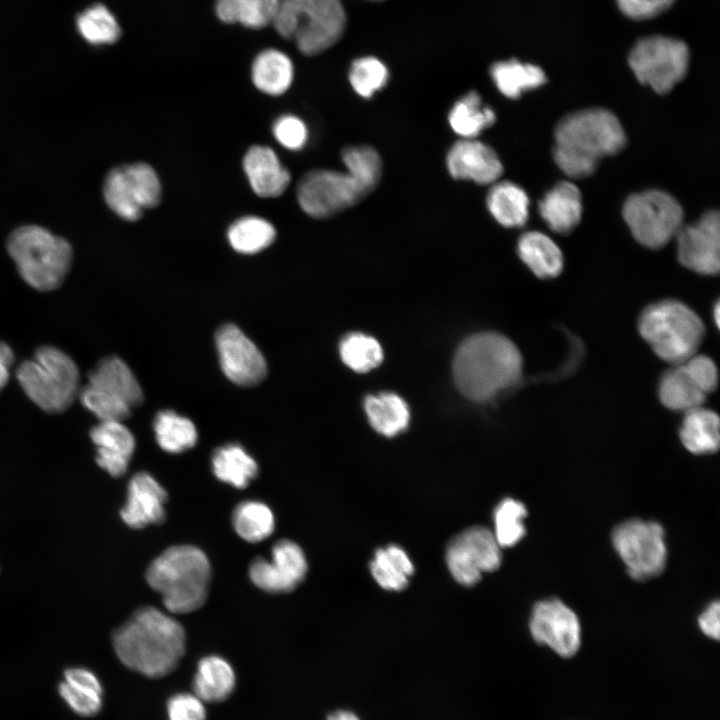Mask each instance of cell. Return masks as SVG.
Segmentation results:
<instances>
[{
  "label": "cell",
  "instance_id": "cell-55",
  "mask_svg": "<svg viewBox=\"0 0 720 720\" xmlns=\"http://www.w3.org/2000/svg\"><path fill=\"white\" fill-rule=\"evenodd\" d=\"M372 1H380V0H372Z\"/></svg>",
  "mask_w": 720,
  "mask_h": 720
},
{
  "label": "cell",
  "instance_id": "cell-23",
  "mask_svg": "<svg viewBox=\"0 0 720 720\" xmlns=\"http://www.w3.org/2000/svg\"><path fill=\"white\" fill-rule=\"evenodd\" d=\"M87 379L88 384L125 402L131 408L143 402V391L135 375L117 356H108L98 361L88 373Z\"/></svg>",
  "mask_w": 720,
  "mask_h": 720
},
{
  "label": "cell",
  "instance_id": "cell-20",
  "mask_svg": "<svg viewBox=\"0 0 720 720\" xmlns=\"http://www.w3.org/2000/svg\"><path fill=\"white\" fill-rule=\"evenodd\" d=\"M166 501L165 489L149 473L141 471L130 479L121 518L135 529L160 524L165 520Z\"/></svg>",
  "mask_w": 720,
  "mask_h": 720
},
{
  "label": "cell",
  "instance_id": "cell-40",
  "mask_svg": "<svg viewBox=\"0 0 720 720\" xmlns=\"http://www.w3.org/2000/svg\"><path fill=\"white\" fill-rule=\"evenodd\" d=\"M232 524L242 539L250 543H257L273 533L275 520L273 512L266 504L258 501H245L235 508Z\"/></svg>",
  "mask_w": 720,
  "mask_h": 720
},
{
  "label": "cell",
  "instance_id": "cell-21",
  "mask_svg": "<svg viewBox=\"0 0 720 720\" xmlns=\"http://www.w3.org/2000/svg\"><path fill=\"white\" fill-rule=\"evenodd\" d=\"M96 446V462L113 477L125 474L135 450L132 432L119 421H102L90 430Z\"/></svg>",
  "mask_w": 720,
  "mask_h": 720
},
{
  "label": "cell",
  "instance_id": "cell-22",
  "mask_svg": "<svg viewBox=\"0 0 720 720\" xmlns=\"http://www.w3.org/2000/svg\"><path fill=\"white\" fill-rule=\"evenodd\" d=\"M243 169L252 190L262 198L282 195L291 181L289 171L267 146H251L243 158Z\"/></svg>",
  "mask_w": 720,
  "mask_h": 720
},
{
  "label": "cell",
  "instance_id": "cell-54",
  "mask_svg": "<svg viewBox=\"0 0 720 720\" xmlns=\"http://www.w3.org/2000/svg\"><path fill=\"white\" fill-rule=\"evenodd\" d=\"M714 320L716 322V325H719V303H716L714 308Z\"/></svg>",
  "mask_w": 720,
  "mask_h": 720
},
{
  "label": "cell",
  "instance_id": "cell-31",
  "mask_svg": "<svg viewBox=\"0 0 720 720\" xmlns=\"http://www.w3.org/2000/svg\"><path fill=\"white\" fill-rule=\"evenodd\" d=\"M490 75L498 90L511 99H516L524 91L538 88L547 81L540 67L516 59L494 63L490 68Z\"/></svg>",
  "mask_w": 720,
  "mask_h": 720
},
{
  "label": "cell",
  "instance_id": "cell-11",
  "mask_svg": "<svg viewBox=\"0 0 720 720\" xmlns=\"http://www.w3.org/2000/svg\"><path fill=\"white\" fill-rule=\"evenodd\" d=\"M161 193L157 173L141 162L112 168L103 183L105 203L125 221H136L145 209L156 207Z\"/></svg>",
  "mask_w": 720,
  "mask_h": 720
},
{
  "label": "cell",
  "instance_id": "cell-17",
  "mask_svg": "<svg viewBox=\"0 0 720 720\" xmlns=\"http://www.w3.org/2000/svg\"><path fill=\"white\" fill-rule=\"evenodd\" d=\"M306 572L304 552L288 539L274 544L270 559L257 557L249 566L253 584L269 593L291 592L304 580Z\"/></svg>",
  "mask_w": 720,
  "mask_h": 720
},
{
  "label": "cell",
  "instance_id": "cell-8",
  "mask_svg": "<svg viewBox=\"0 0 720 720\" xmlns=\"http://www.w3.org/2000/svg\"><path fill=\"white\" fill-rule=\"evenodd\" d=\"M272 24L303 54L312 56L338 42L346 13L340 0H280Z\"/></svg>",
  "mask_w": 720,
  "mask_h": 720
},
{
  "label": "cell",
  "instance_id": "cell-24",
  "mask_svg": "<svg viewBox=\"0 0 720 720\" xmlns=\"http://www.w3.org/2000/svg\"><path fill=\"white\" fill-rule=\"evenodd\" d=\"M539 213L550 230L558 234L570 233L582 217L580 190L568 181L557 183L540 200Z\"/></svg>",
  "mask_w": 720,
  "mask_h": 720
},
{
  "label": "cell",
  "instance_id": "cell-7",
  "mask_svg": "<svg viewBox=\"0 0 720 720\" xmlns=\"http://www.w3.org/2000/svg\"><path fill=\"white\" fill-rule=\"evenodd\" d=\"M17 380L40 409L57 414L66 411L78 397L80 373L75 361L51 345L39 347L32 358L17 368Z\"/></svg>",
  "mask_w": 720,
  "mask_h": 720
},
{
  "label": "cell",
  "instance_id": "cell-34",
  "mask_svg": "<svg viewBox=\"0 0 720 720\" xmlns=\"http://www.w3.org/2000/svg\"><path fill=\"white\" fill-rule=\"evenodd\" d=\"M448 121L452 130L464 139L476 138L496 121L494 111L483 106L480 95L470 91L451 108Z\"/></svg>",
  "mask_w": 720,
  "mask_h": 720
},
{
  "label": "cell",
  "instance_id": "cell-9",
  "mask_svg": "<svg viewBox=\"0 0 720 720\" xmlns=\"http://www.w3.org/2000/svg\"><path fill=\"white\" fill-rule=\"evenodd\" d=\"M689 58V48L682 40L652 35L635 43L628 64L640 83L666 94L687 74Z\"/></svg>",
  "mask_w": 720,
  "mask_h": 720
},
{
  "label": "cell",
  "instance_id": "cell-36",
  "mask_svg": "<svg viewBox=\"0 0 720 720\" xmlns=\"http://www.w3.org/2000/svg\"><path fill=\"white\" fill-rule=\"evenodd\" d=\"M370 569L372 576L382 588L400 591L407 586L414 566L401 547L389 545L376 551Z\"/></svg>",
  "mask_w": 720,
  "mask_h": 720
},
{
  "label": "cell",
  "instance_id": "cell-48",
  "mask_svg": "<svg viewBox=\"0 0 720 720\" xmlns=\"http://www.w3.org/2000/svg\"><path fill=\"white\" fill-rule=\"evenodd\" d=\"M681 365L703 393L707 395L715 391L718 385V371L710 357L695 354Z\"/></svg>",
  "mask_w": 720,
  "mask_h": 720
},
{
  "label": "cell",
  "instance_id": "cell-3",
  "mask_svg": "<svg viewBox=\"0 0 720 720\" xmlns=\"http://www.w3.org/2000/svg\"><path fill=\"white\" fill-rule=\"evenodd\" d=\"M554 135V160L567 176L576 179L590 176L601 158L617 154L626 145L620 121L603 108L566 115Z\"/></svg>",
  "mask_w": 720,
  "mask_h": 720
},
{
  "label": "cell",
  "instance_id": "cell-27",
  "mask_svg": "<svg viewBox=\"0 0 720 720\" xmlns=\"http://www.w3.org/2000/svg\"><path fill=\"white\" fill-rule=\"evenodd\" d=\"M235 673L222 657L210 655L202 658L193 680L194 694L203 702H221L235 687Z\"/></svg>",
  "mask_w": 720,
  "mask_h": 720
},
{
  "label": "cell",
  "instance_id": "cell-16",
  "mask_svg": "<svg viewBox=\"0 0 720 720\" xmlns=\"http://www.w3.org/2000/svg\"><path fill=\"white\" fill-rule=\"evenodd\" d=\"M220 366L239 386H253L266 376L267 365L258 347L233 324L221 326L215 336Z\"/></svg>",
  "mask_w": 720,
  "mask_h": 720
},
{
  "label": "cell",
  "instance_id": "cell-2",
  "mask_svg": "<svg viewBox=\"0 0 720 720\" xmlns=\"http://www.w3.org/2000/svg\"><path fill=\"white\" fill-rule=\"evenodd\" d=\"M522 356L507 337L485 332L464 340L453 361V376L467 398L484 402L516 384L522 374Z\"/></svg>",
  "mask_w": 720,
  "mask_h": 720
},
{
  "label": "cell",
  "instance_id": "cell-10",
  "mask_svg": "<svg viewBox=\"0 0 720 720\" xmlns=\"http://www.w3.org/2000/svg\"><path fill=\"white\" fill-rule=\"evenodd\" d=\"M623 218L640 244L660 249L682 227L684 212L673 196L652 189L629 196L623 206Z\"/></svg>",
  "mask_w": 720,
  "mask_h": 720
},
{
  "label": "cell",
  "instance_id": "cell-33",
  "mask_svg": "<svg viewBox=\"0 0 720 720\" xmlns=\"http://www.w3.org/2000/svg\"><path fill=\"white\" fill-rule=\"evenodd\" d=\"M212 470L220 481L244 489L257 476L258 465L242 446L227 444L214 451Z\"/></svg>",
  "mask_w": 720,
  "mask_h": 720
},
{
  "label": "cell",
  "instance_id": "cell-30",
  "mask_svg": "<svg viewBox=\"0 0 720 720\" xmlns=\"http://www.w3.org/2000/svg\"><path fill=\"white\" fill-rule=\"evenodd\" d=\"M294 68L290 58L277 49H266L253 61L252 81L257 89L271 96L286 92L292 81Z\"/></svg>",
  "mask_w": 720,
  "mask_h": 720
},
{
  "label": "cell",
  "instance_id": "cell-1",
  "mask_svg": "<svg viewBox=\"0 0 720 720\" xmlns=\"http://www.w3.org/2000/svg\"><path fill=\"white\" fill-rule=\"evenodd\" d=\"M119 660L129 669L159 678L175 669L185 652V632L174 618L143 607L113 634Z\"/></svg>",
  "mask_w": 720,
  "mask_h": 720
},
{
  "label": "cell",
  "instance_id": "cell-41",
  "mask_svg": "<svg viewBox=\"0 0 720 720\" xmlns=\"http://www.w3.org/2000/svg\"><path fill=\"white\" fill-rule=\"evenodd\" d=\"M76 25L81 36L93 45L112 44L121 34L116 18L102 4L90 6L80 13Z\"/></svg>",
  "mask_w": 720,
  "mask_h": 720
},
{
  "label": "cell",
  "instance_id": "cell-35",
  "mask_svg": "<svg viewBox=\"0 0 720 720\" xmlns=\"http://www.w3.org/2000/svg\"><path fill=\"white\" fill-rule=\"evenodd\" d=\"M365 411L371 426L391 437L404 430L409 423V409L405 401L394 393H380L365 399Z\"/></svg>",
  "mask_w": 720,
  "mask_h": 720
},
{
  "label": "cell",
  "instance_id": "cell-18",
  "mask_svg": "<svg viewBox=\"0 0 720 720\" xmlns=\"http://www.w3.org/2000/svg\"><path fill=\"white\" fill-rule=\"evenodd\" d=\"M677 258L686 268L715 275L720 268V216L718 211L705 213L697 222L682 225L677 232Z\"/></svg>",
  "mask_w": 720,
  "mask_h": 720
},
{
  "label": "cell",
  "instance_id": "cell-53",
  "mask_svg": "<svg viewBox=\"0 0 720 720\" xmlns=\"http://www.w3.org/2000/svg\"><path fill=\"white\" fill-rule=\"evenodd\" d=\"M328 720H359V719L352 712L336 711L328 717Z\"/></svg>",
  "mask_w": 720,
  "mask_h": 720
},
{
  "label": "cell",
  "instance_id": "cell-37",
  "mask_svg": "<svg viewBox=\"0 0 720 720\" xmlns=\"http://www.w3.org/2000/svg\"><path fill=\"white\" fill-rule=\"evenodd\" d=\"M280 0H217L218 18L230 24L259 29L271 24Z\"/></svg>",
  "mask_w": 720,
  "mask_h": 720
},
{
  "label": "cell",
  "instance_id": "cell-49",
  "mask_svg": "<svg viewBox=\"0 0 720 720\" xmlns=\"http://www.w3.org/2000/svg\"><path fill=\"white\" fill-rule=\"evenodd\" d=\"M169 720H205L203 701L195 694L181 693L171 697L167 704Z\"/></svg>",
  "mask_w": 720,
  "mask_h": 720
},
{
  "label": "cell",
  "instance_id": "cell-38",
  "mask_svg": "<svg viewBox=\"0 0 720 720\" xmlns=\"http://www.w3.org/2000/svg\"><path fill=\"white\" fill-rule=\"evenodd\" d=\"M153 429L158 445L169 453H181L195 446L197 430L194 423L172 410L157 413Z\"/></svg>",
  "mask_w": 720,
  "mask_h": 720
},
{
  "label": "cell",
  "instance_id": "cell-51",
  "mask_svg": "<svg viewBox=\"0 0 720 720\" xmlns=\"http://www.w3.org/2000/svg\"><path fill=\"white\" fill-rule=\"evenodd\" d=\"M720 606L718 601H714L703 611L698 618V624L701 631L708 637L715 640L719 639V617Z\"/></svg>",
  "mask_w": 720,
  "mask_h": 720
},
{
  "label": "cell",
  "instance_id": "cell-12",
  "mask_svg": "<svg viewBox=\"0 0 720 720\" xmlns=\"http://www.w3.org/2000/svg\"><path fill=\"white\" fill-rule=\"evenodd\" d=\"M612 544L633 579L656 577L665 568V534L657 522L641 519L622 522L613 530Z\"/></svg>",
  "mask_w": 720,
  "mask_h": 720
},
{
  "label": "cell",
  "instance_id": "cell-26",
  "mask_svg": "<svg viewBox=\"0 0 720 720\" xmlns=\"http://www.w3.org/2000/svg\"><path fill=\"white\" fill-rule=\"evenodd\" d=\"M521 260L541 279L557 277L563 269V254L546 234L529 231L521 235L517 246Z\"/></svg>",
  "mask_w": 720,
  "mask_h": 720
},
{
  "label": "cell",
  "instance_id": "cell-6",
  "mask_svg": "<svg viewBox=\"0 0 720 720\" xmlns=\"http://www.w3.org/2000/svg\"><path fill=\"white\" fill-rule=\"evenodd\" d=\"M638 329L653 352L673 365L695 355L705 335V326L697 313L672 299L647 306L639 317Z\"/></svg>",
  "mask_w": 720,
  "mask_h": 720
},
{
  "label": "cell",
  "instance_id": "cell-52",
  "mask_svg": "<svg viewBox=\"0 0 720 720\" xmlns=\"http://www.w3.org/2000/svg\"><path fill=\"white\" fill-rule=\"evenodd\" d=\"M13 362V350L7 343L0 341V391L6 386L9 380V370Z\"/></svg>",
  "mask_w": 720,
  "mask_h": 720
},
{
  "label": "cell",
  "instance_id": "cell-47",
  "mask_svg": "<svg viewBox=\"0 0 720 720\" xmlns=\"http://www.w3.org/2000/svg\"><path fill=\"white\" fill-rule=\"evenodd\" d=\"M275 139L286 149L297 151L304 147L308 138L305 123L294 115H283L273 124Z\"/></svg>",
  "mask_w": 720,
  "mask_h": 720
},
{
  "label": "cell",
  "instance_id": "cell-39",
  "mask_svg": "<svg viewBox=\"0 0 720 720\" xmlns=\"http://www.w3.org/2000/svg\"><path fill=\"white\" fill-rule=\"evenodd\" d=\"M231 247L241 254H255L269 247L276 238L272 223L258 216H245L233 222L227 231Z\"/></svg>",
  "mask_w": 720,
  "mask_h": 720
},
{
  "label": "cell",
  "instance_id": "cell-19",
  "mask_svg": "<svg viewBox=\"0 0 720 720\" xmlns=\"http://www.w3.org/2000/svg\"><path fill=\"white\" fill-rule=\"evenodd\" d=\"M446 163L454 179L472 180L480 185L497 182L503 173L497 153L475 138L455 142L447 153Z\"/></svg>",
  "mask_w": 720,
  "mask_h": 720
},
{
  "label": "cell",
  "instance_id": "cell-32",
  "mask_svg": "<svg viewBox=\"0 0 720 720\" xmlns=\"http://www.w3.org/2000/svg\"><path fill=\"white\" fill-rule=\"evenodd\" d=\"M658 396L666 408L685 413L702 406L707 395L694 383L683 366L678 364L662 375Z\"/></svg>",
  "mask_w": 720,
  "mask_h": 720
},
{
  "label": "cell",
  "instance_id": "cell-42",
  "mask_svg": "<svg viewBox=\"0 0 720 720\" xmlns=\"http://www.w3.org/2000/svg\"><path fill=\"white\" fill-rule=\"evenodd\" d=\"M342 361L352 370L364 373L377 367L383 351L376 339L362 333L346 335L339 346Z\"/></svg>",
  "mask_w": 720,
  "mask_h": 720
},
{
  "label": "cell",
  "instance_id": "cell-14",
  "mask_svg": "<svg viewBox=\"0 0 720 720\" xmlns=\"http://www.w3.org/2000/svg\"><path fill=\"white\" fill-rule=\"evenodd\" d=\"M446 562L458 583L472 586L481 579L483 573L499 568L501 547L489 529L470 527L450 540Z\"/></svg>",
  "mask_w": 720,
  "mask_h": 720
},
{
  "label": "cell",
  "instance_id": "cell-45",
  "mask_svg": "<svg viewBox=\"0 0 720 720\" xmlns=\"http://www.w3.org/2000/svg\"><path fill=\"white\" fill-rule=\"evenodd\" d=\"M388 81L386 66L375 57L358 58L351 64L349 82L354 91L363 98H370Z\"/></svg>",
  "mask_w": 720,
  "mask_h": 720
},
{
  "label": "cell",
  "instance_id": "cell-13",
  "mask_svg": "<svg viewBox=\"0 0 720 720\" xmlns=\"http://www.w3.org/2000/svg\"><path fill=\"white\" fill-rule=\"evenodd\" d=\"M370 192L348 171L317 169L300 179L297 199L301 209L309 216L327 218L354 206Z\"/></svg>",
  "mask_w": 720,
  "mask_h": 720
},
{
  "label": "cell",
  "instance_id": "cell-43",
  "mask_svg": "<svg viewBox=\"0 0 720 720\" xmlns=\"http://www.w3.org/2000/svg\"><path fill=\"white\" fill-rule=\"evenodd\" d=\"M525 505L513 498L502 500L494 511V536L501 548L517 544L525 535Z\"/></svg>",
  "mask_w": 720,
  "mask_h": 720
},
{
  "label": "cell",
  "instance_id": "cell-4",
  "mask_svg": "<svg viewBox=\"0 0 720 720\" xmlns=\"http://www.w3.org/2000/svg\"><path fill=\"white\" fill-rule=\"evenodd\" d=\"M211 566L205 553L192 545L172 546L148 566L146 580L173 614L193 612L206 601Z\"/></svg>",
  "mask_w": 720,
  "mask_h": 720
},
{
  "label": "cell",
  "instance_id": "cell-5",
  "mask_svg": "<svg viewBox=\"0 0 720 720\" xmlns=\"http://www.w3.org/2000/svg\"><path fill=\"white\" fill-rule=\"evenodd\" d=\"M6 248L21 278L40 292L59 288L72 265L70 243L39 225L26 224L14 229Z\"/></svg>",
  "mask_w": 720,
  "mask_h": 720
},
{
  "label": "cell",
  "instance_id": "cell-25",
  "mask_svg": "<svg viewBox=\"0 0 720 720\" xmlns=\"http://www.w3.org/2000/svg\"><path fill=\"white\" fill-rule=\"evenodd\" d=\"M59 694L78 715H96L102 707L103 689L97 676L90 670L76 667L64 671V680L58 686Z\"/></svg>",
  "mask_w": 720,
  "mask_h": 720
},
{
  "label": "cell",
  "instance_id": "cell-28",
  "mask_svg": "<svg viewBox=\"0 0 720 720\" xmlns=\"http://www.w3.org/2000/svg\"><path fill=\"white\" fill-rule=\"evenodd\" d=\"M679 435L684 447L693 454L716 452L720 440L718 415L703 406L685 412Z\"/></svg>",
  "mask_w": 720,
  "mask_h": 720
},
{
  "label": "cell",
  "instance_id": "cell-29",
  "mask_svg": "<svg viewBox=\"0 0 720 720\" xmlns=\"http://www.w3.org/2000/svg\"><path fill=\"white\" fill-rule=\"evenodd\" d=\"M486 203L491 215L504 227H522L528 219L529 198L521 187L510 181L493 183Z\"/></svg>",
  "mask_w": 720,
  "mask_h": 720
},
{
  "label": "cell",
  "instance_id": "cell-44",
  "mask_svg": "<svg viewBox=\"0 0 720 720\" xmlns=\"http://www.w3.org/2000/svg\"><path fill=\"white\" fill-rule=\"evenodd\" d=\"M342 161L348 172L358 178L371 192L382 175L379 154L370 146H351L342 151Z\"/></svg>",
  "mask_w": 720,
  "mask_h": 720
},
{
  "label": "cell",
  "instance_id": "cell-15",
  "mask_svg": "<svg viewBox=\"0 0 720 720\" xmlns=\"http://www.w3.org/2000/svg\"><path fill=\"white\" fill-rule=\"evenodd\" d=\"M529 628L534 640L562 657L573 656L580 647L581 628L575 612L556 598L544 599L532 609Z\"/></svg>",
  "mask_w": 720,
  "mask_h": 720
},
{
  "label": "cell",
  "instance_id": "cell-46",
  "mask_svg": "<svg viewBox=\"0 0 720 720\" xmlns=\"http://www.w3.org/2000/svg\"><path fill=\"white\" fill-rule=\"evenodd\" d=\"M78 397L81 404L94 414L100 422H122L131 415L132 408L125 402L88 383L80 388Z\"/></svg>",
  "mask_w": 720,
  "mask_h": 720
},
{
  "label": "cell",
  "instance_id": "cell-50",
  "mask_svg": "<svg viewBox=\"0 0 720 720\" xmlns=\"http://www.w3.org/2000/svg\"><path fill=\"white\" fill-rule=\"evenodd\" d=\"M676 0H616L621 12L634 20H647L669 9Z\"/></svg>",
  "mask_w": 720,
  "mask_h": 720
}]
</instances>
